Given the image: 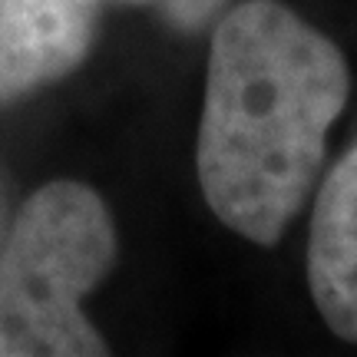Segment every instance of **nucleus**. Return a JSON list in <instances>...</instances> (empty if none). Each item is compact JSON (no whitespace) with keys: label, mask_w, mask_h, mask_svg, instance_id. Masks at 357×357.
<instances>
[{"label":"nucleus","mask_w":357,"mask_h":357,"mask_svg":"<svg viewBox=\"0 0 357 357\" xmlns=\"http://www.w3.org/2000/svg\"><path fill=\"white\" fill-rule=\"evenodd\" d=\"M347 93L344 53L284 3L242 0L218 20L195 169L222 225L278 242L318 182Z\"/></svg>","instance_id":"f257e3e1"},{"label":"nucleus","mask_w":357,"mask_h":357,"mask_svg":"<svg viewBox=\"0 0 357 357\" xmlns=\"http://www.w3.org/2000/svg\"><path fill=\"white\" fill-rule=\"evenodd\" d=\"M113 261L116 225L100 195L79 182L40 185L0 255V357L106 354L79 301Z\"/></svg>","instance_id":"f03ea898"},{"label":"nucleus","mask_w":357,"mask_h":357,"mask_svg":"<svg viewBox=\"0 0 357 357\" xmlns=\"http://www.w3.org/2000/svg\"><path fill=\"white\" fill-rule=\"evenodd\" d=\"M96 20L100 0H0V102L73 73Z\"/></svg>","instance_id":"7ed1b4c3"},{"label":"nucleus","mask_w":357,"mask_h":357,"mask_svg":"<svg viewBox=\"0 0 357 357\" xmlns=\"http://www.w3.org/2000/svg\"><path fill=\"white\" fill-rule=\"evenodd\" d=\"M307 288L337 337L357 341V142L328 172L307 235Z\"/></svg>","instance_id":"20e7f679"},{"label":"nucleus","mask_w":357,"mask_h":357,"mask_svg":"<svg viewBox=\"0 0 357 357\" xmlns=\"http://www.w3.org/2000/svg\"><path fill=\"white\" fill-rule=\"evenodd\" d=\"M225 0H162L166 17L182 30H199L205 20H212V13L222 7Z\"/></svg>","instance_id":"39448f33"},{"label":"nucleus","mask_w":357,"mask_h":357,"mask_svg":"<svg viewBox=\"0 0 357 357\" xmlns=\"http://www.w3.org/2000/svg\"><path fill=\"white\" fill-rule=\"evenodd\" d=\"M129 3H146V0H129Z\"/></svg>","instance_id":"423d86ee"}]
</instances>
